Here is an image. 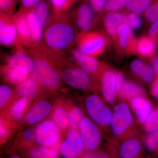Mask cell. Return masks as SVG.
I'll list each match as a JSON object with an SVG mask.
<instances>
[{
  "label": "cell",
  "instance_id": "cell-8",
  "mask_svg": "<svg viewBox=\"0 0 158 158\" xmlns=\"http://www.w3.org/2000/svg\"><path fill=\"white\" fill-rule=\"evenodd\" d=\"M60 136L59 129L50 121L44 122L36 129L37 141L44 146H49L56 143Z\"/></svg>",
  "mask_w": 158,
  "mask_h": 158
},
{
  "label": "cell",
  "instance_id": "cell-47",
  "mask_svg": "<svg viewBox=\"0 0 158 158\" xmlns=\"http://www.w3.org/2000/svg\"><path fill=\"white\" fill-rule=\"evenodd\" d=\"M152 65L156 73L158 75V57H156L153 59Z\"/></svg>",
  "mask_w": 158,
  "mask_h": 158
},
{
  "label": "cell",
  "instance_id": "cell-2",
  "mask_svg": "<svg viewBox=\"0 0 158 158\" xmlns=\"http://www.w3.org/2000/svg\"><path fill=\"white\" fill-rule=\"evenodd\" d=\"M32 72L33 78L46 87L55 88L60 82V76L58 72L44 59H36Z\"/></svg>",
  "mask_w": 158,
  "mask_h": 158
},
{
  "label": "cell",
  "instance_id": "cell-23",
  "mask_svg": "<svg viewBox=\"0 0 158 158\" xmlns=\"http://www.w3.org/2000/svg\"><path fill=\"white\" fill-rule=\"evenodd\" d=\"M140 142L136 139H131L125 142L120 149V156L122 158H133L138 155L141 150Z\"/></svg>",
  "mask_w": 158,
  "mask_h": 158
},
{
  "label": "cell",
  "instance_id": "cell-27",
  "mask_svg": "<svg viewBox=\"0 0 158 158\" xmlns=\"http://www.w3.org/2000/svg\"><path fill=\"white\" fill-rule=\"evenodd\" d=\"M53 119L56 124L60 128L65 129L68 127L69 123V116L63 108L58 107L55 110Z\"/></svg>",
  "mask_w": 158,
  "mask_h": 158
},
{
  "label": "cell",
  "instance_id": "cell-43",
  "mask_svg": "<svg viewBox=\"0 0 158 158\" xmlns=\"http://www.w3.org/2000/svg\"><path fill=\"white\" fill-rule=\"evenodd\" d=\"M42 0H21V5L23 9H34Z\"/></svg>",
  "mask_w": 158,
  "mask_h": 158
},
{
  "label": "cell",
  "instance_id": "cell-29",
  "mask_svg": "<svg viewBox=\"0 0 158 158\" xmlns=\"http://www.w3.org/2000/svg\"><path fill=\"white\" fill-rule=\"evenodd\" d=\"M6 78L11 83L13 84H19L27 80V74L24 73L17 69L9 67L6 71Z\"/></svg>",
  "mask_w": 158,
  "mask_h": 158
},
{
  "label": "cell",
  "instance_id": "cell-22",
  "mask_svg": "<svg viewBox=\"0 0 158 158\" xmlns=\"http://www.w3.org/2000/svg\"><path fill=\"white\" fill-rule=\"evenodd\" d=\"M131 69L134 73L139 76L145 81L150 82L152 81L153 69L141 60L136 59L133 61L131 63Z\"/></svg>",
  "mask_w": 158,
  "mask_h": 158
},
{
  "label": "cell",
  "instance_id": "cell-30",
  "mask_svg": "<svg viewBox=\"0 0 158 158\" xmlns=\"http://www.w3.org/2000/svg\"><path fill=\"white\" fill-rule=\"evenodd\" d=\"M54 11L57 14H61L68 10L76 0H49Z\"/></svg>",
  "mask_w": 158,
  "mask_h": 158
},
{
  "label": "cell",
  "instance_id": "cell-10",
  "mask_svg": "<svg viewBox=\"0 0 158 158\" xmlns=\"http://www.w3.org/2000/svg\"><path fill=\"white\" fill-rule=\"evenodd\" d=\"M94 9L87 3H83L78 8L76 15V23L79 30L85 33L93 26L94 20Z\"/></svg>",
  "mask_w": 158,
  "mask_h": 158
},
{
  "label": "cell",
  "instance_id": "cell-39",
  "mask_svg": "<svg viewBox=\"0 0 158 158\" xmlns=\"http://www.w3.org/2000/svg\"><path fill=\"white\" fill-rule=\"evenodd\" d=\"M11 90L9 87L2 85L0 87V107H2L9 100L11 95Z\"/></svg>",
  "mask_w": 158,
  "mask_h": 158
},
{
  "label": "cell",
  "instance_id": "cell-3",
  "mask_svg": "<svg viewBox=\"0 0 158 158\" xmlns=\"http://www.w3.org/2000/svg\"><path fill=\"white\" fill-rule=\"evenodd\" d=\"M79 49L90 56H97L104 51L106 40L100 33L97 32L84 33L78 41Z\"/></svg>",
  "mask_w": 158,
  "mask_h": 158
},
{
  "label": "cell",
  "instance_id": "cell-11",
  "mask_svg": "<svg viewBox=\"0 0 158 158\" xmlns=\"http://www.w3.org/2000/svg\"><path fill=\"white\" fill-rule=\"evenodd\" d=\"M63 78L66 84L77 89H84L90 82L87 73L79 68L69 69L64 71Z\"/></svg>",
  "mask_w": 158,
  "mask_h": 158
},
{
  "label": "cell",
  "instance_id": "cell-31",
  "mask_svg": "<svg viewBox=\"0 0 158 158\" xmlns=\"http://www.w3.org/2000/svg\"><path fill=\"white\" fill-rule=\"evenodd\" d=\"M30 155L33 158H58V155L54 151L41 147H34L30 151Z\"/></svg>",
  "mask_w": 158,
  "mask_h": 158
},
{
  "label": "cell",
  "instance_id": "cell-26",
  "mask_svg": "<svg viewBox=\"0 0 158 158\" xmlns=\"http://www.w3.org/2000/svg\"><path fill=\"white\" fill-rule=\"evenodd\" d=\"M38 90V86L34 79L26 80L20 85L18 89L19 94L23 96H30L34 94Z\"/></svg>",
  "mask_w": 158,
  "mask_h": 158
},
{
  "label": "cell",
  "instance_id": "cell-19",
  "mask_svg": "<svg viewBox=\"0 0 158 158\" xmlns=\"http://www.w3.org/2000/svg\"><path fill=\"white\" fill-rule=\"evenodd\" d=\"M131 104L139 121L141 123H145L151 112L150 103L142 98L136 97L133 99Z\"/></svg>",
  "mask_w": 158,
  "mask_h": 158
},
{
  "label": "cell",
  "instance_id": "cell-18",
  "mask_svg": "<svg viewBox=\"0 0 158 158\" xmlns=\"http://www.w3.org/2000/svg\"><path fill=\"white\" fill-rule=\"evenodd\" d=\"M74 58L86 71L94 73L97 69V60L92 56L85 53L80 49H75L73 52Z\"/></svg>",
  "mask_w": 158,
  "mask_h": 158
},
{
  "label": "cell",
  "instance_id": "cell-35",
  "mask_svg": "<svg viewBox=\"0 0 158 158\" xmlns=\"http://www.w3.org/2000/svg\"><path fill=\"white\" fill-rule=\"evenodd\" d=\"M138 15L132 12L125 15V23L132 29L137 30L142 25V20Z\"/></svg>",
  "mask_w": 158,
  "mask_h": 158
},
{
  "label": "cell",
  "instance_id": "cell-37",
  "mask_svg": "<svg viewBox=\"0 0 158 158\" xmlns=\"http://www.w3.org/2000/svg\"><path fill=\"white\" fill-rule=\"evenodd\" d=\"M144 16L146 19L151 23L158 21V2L149 7L145 11Z\"/></svg>",
  "mask_w": 158,
  "mask_h": 158
},
{
  "label": "cell",
  "instance_id": "cell-14",
  "mask_svg": "<svg viewBox=\"0 0 158 158\" xmlns=\"http://www.w3.org/2000/svg\"><path fill=\"white\" fill-rule=\"evenodd\" d=\"M8 65L11 68L28 74L33 70L34 62L23 53L18 52L9 57Z\"/></svg>",
  "mask_w": 158,
  "mask_h": 158
},
{
  "label": "cell",
  "instance_id": "cell-48",
  "mask_svg": "<svg viewBox=\"0 0 158 158\" xmlns=\"http://www.w3.org/2000/svg\"><path fill=\"white\" fill-rule=\"evenodd\" d=\"M32 135H33V132H32V131H27L24 133V137L26 139H30Z\"/></svg>",
  "mask_w": 158,
  "mask_h": 158
},
{
  "label": "cell",
  "instance_id": "cell-6",
  "mask_svg": "<svg viewBox=\"0 0 158 158\" xmlns=\"http://www.w3.org/2000/svg\"><path fill=\"white\" fill-rule=\"evenodd\" d=\"M80 130L85 148L90 150L97 148L101 142V136L98 128L90 119H82L80 124Z\"/></svg>",
  "mask_w": 158,
  "mask_h": 158
},
{
  "label": "cell",
  "instance_id": "cell-5",
  "mask_svg": "<svg viewBox=\"0 0 158 158\" xmlns=\"http://www.w3.org/2000/svg\"><path fill=\"white\" fill-rule=\"evenodd\" d=\"M133 118L127 105L124 103L117 105L114 109L111 120L113 134L120 135L126 131L132 122Z\"/></svg>",
  "mask_w": 158,
  "mask_h": 158
},
{
  "label": "cell",
  "instance_id": "cell-20",
  "mask_svg": "<svg viewBox=\"0 0 158 158\" xmlns=\"http://www.w3.org/2000/svg\"><path fill=\"white\" fill-rule=\"evenodd\" d=\"M26 17L28 23L32 34L33 41L35 43H39L42 39L43 35L42 23L33 11L26 12Z\"/></svg>",
  "mask_w": 158,
  "mask_h": 158
},
{
  "label": "cell",
  "instance_id": "cell-1",
  "mask_svg": "<svg viewBox=\"0 0 158 158\" xmlns=\"http://www.w3.org/2000/svg\"><path fill=\"white\" fill-rule=\"evenodd\" d=\"M75 31L68 22L58 21L49 26L44 34V40L50 48L62 50L67 48L75 38Z\"/></svg>",
  "mask_w": 158,
  "mask_h": 158
},
{
  "label": "cell",
  "instance_id": "cell-33",
  "mask_svg": "<svg viewBox=\"0 0 158 158\" xmlns=\"http://www.w3.org/2000/svg\"><path fill=\"white\" fill-rule=\"evenodd\" d=\"M68 116L71 127L75 129H77L82 120V114L81 110L78 108H74L69 112Z\"/></svg>",
  "mask_w": 158,
  "mask_h": 158
},
{
  "label": "cell",
  "instance_id": "cell-15",
  "mask_svg": "<svg viewBox=\"0 0 158 158\" xmlns=\"http://www.w3.org/2000/svg\"><path fill=\"white\" fill-rule=\"evenodd\" d=\"M125 22V15L117 11H109L104 18V24L108 34L113 38L116 37L118 27Z\"/></svg>",
  "mask_w": 158,
  "mask_h": 158
},
{
  "label": "cell",
  "instance_id": "cell-41",
  "mask_svg": "<svg viewBox=\"0 0 158 158\" xmlns=\"http://www.w3.org/2000/svg\"><path fill=\"white\" fill-rule=\"evenodd\" d=\"M107 0H90L91 7L96 12H101L105 9Z\"/></svg>",
  "mask_w": 158,
  "mask_h": 158
},
{
  "label": "cell",
  "instance_id": "cell-34",
  "mask_svg": "<svg viewBox=\"0 0 158 158\" xmlns=\"http://www.w3.org/2000/svg\"><path fill=\"white\" fill-rule=\"evenodd\" d=\"M27 102V99L24 98L19 100L13 106L11 114L15 119L18 120L21 117L22 112L26 108Z\"/></svg>",
  "mask_w": 158,
  "mask_h": 158
},
{
  "label": "cell",
  "instance_id": "cell-12",
  "mask_svg": "<svg viewBox=\"0 0 158 158\" xmlns=\"http://www.w3.org/2000/svg\"><path fill=\"white\" fill-rule=\"evenodd\" d=\"M13 21L17 29L20 41L26 44L34 43L26 13L20 11L17 13L14 16Z\"/></svg>",
  "mask_w": 158,
  "mask_h": 158
},
{
  "label": "cell",
  "instance_id": "cell-36",
  "mask_svg": "<svg viewBox=\"0 0 158 158\" xmlns=\"http://www.w3.org/2000/svg\"><path fill=\"white\" fill-rule=\"evenodd\" d=\"M128 0H107L105 9L108 11H117L126 6Z\"/></svg>",
  "mask_w": 158,
  "mask_h": 158
},
{
  "label": "cell",
  "instance_id": "cell-42",
  "mask_svg": "<svg viewBox=\"0 0 158 158\" xmlns=\"http://www.w3.org/2000/svg\"><path fill=\"white\" fill-rule=\"evenodd\" d=\"M115 75H116V80H115L116 90L117 92L119 93L125 82L124 77L123 74L120 72L116 73L115 74Z\"/></svg>",
  "mask_w": 158,
  "mask_h": 158
},
{
  "label": "cell",
  "instance_id": "cell-16",
  "mask_svg": "<svg viewBox=\"0 0 158 158\" xmlns=\"http://www.w3.org/2000/svg\"><path fill=\"white\" fill-rule=\"evenodd\" d=\"M51 110L49 102L43 101L40 102L27 113L25 120L29 124H34L41 121L48 116Z\"/></svg>",
  "mask_w": 158,
  "mask_h": 158
},
{
  "label": "cell",
  "instance_id": "cell-44",
  "mask_svg": "<svg viewBox=\"0 0 158 158\" xmlns=\"http://www.w3.org/2000/svg\"><path fill=\"white\" fill-rule=\"evenodd\" d=\"M149 34L152 37H156L158 35V21L153 23L149 30Z\"/></svg>",
  "mask_w": 158,
  "mask_h": 158
},
{
  "label": "cell",
  "instance_id": "cell-13",
  "mask_svg": "<svg viewBox=\"0 0 158 158\" xmlns=\"http://www.w3.org/2000/svg\"><path fill=\"white\" fill-rule=\"evenodd\" d=\"M117 35L122 49L127 51H135L137 40L134 38L131 28L127 23L125 22L119 25Z\"/></svg>",
  "mask_w": 158,
  "mask_h": 158
},
{
  "label": "cell",
  "instance_id": "cell-40",
  "mask_svg": "<svg viewBox=\"0 0 158 158\" xmlns=\"http://www.w3.org/2000/svg\"><path fill=\"white\" fill-rule=\"evenodd\" d=\"M14 0H0V7L2 12H11L14 5Z\"/></svg>",
  "mask_w": 158,
  "mask_h": 158
},
{
  "label": "cell",
  "instance_id": "cell-49",
  "mask_svg": "<svg viewBox=\"0 0 158 158\" xmlns=\"http://www.w3.org/2000/svg\"><path fill=\"white\" fill-rule=\"evenodd\" d=\"M1 128H0V131H1V136H5L6 134V129H5V128L2 125V123L1 124V127H0Z\"/></svg>",
  "mask_w": 158,
  "mask_h": 158
},
{
  "label": "cell",
  "instance_id": "cell-21",
  "mask_svg": "<svg viewBox=\"0 0 158 158\" xmlns=\"http://www.w3.org/2000/svg\"><path fill=\"white\" fill-rule=\"evenodd\" d=\"M155 49L156 43L152 37L144 36L137 40L135 51L142 56H152Z\"/></svg>",
  "mask_w": 158,
  "mask_h": 158
},
{
  "label": "cell",
  "instance_id": "cell-9",
  "mask_svg": "<svg viewBox=\"0 0 158 158\" xmlns=\"http://www.w3.org/2000/svg\"><path fill=\"white\" fill-rule=\"evenodd\" d=\"M1 15L0 21V42L5 46H9L16 41L18 32L14 21L6 15Z\"/></svg>",
  "mask_w": 158,
  "mask_h": 158
},
{
  "label": "cell",
  "instance_id": "cell-46",
  "mask_svg": "<svg viewBox=\"0 0 158 158\" xmlns=\"http://www.w3.org/2000/svg\"><path fill=\"white\" fill-rule=\"evenodd\" d=\"M152 93L153 96L158 98V78L156 79L152 88Z\"/></svg>",
  "mask_w": 158,
  "mask_h": 158
},
{
  "label": "cell",
  "instance_id": "cell-7",
  "mask_svg": "<svg viewBox=\"0 0 158 158\" xmlns=\"http://www.w3.org/2000/svg\"><path fill=\"white\" fill-rule=\"evenodd\" d=\"M83 151L84 142L81 136L76 131H70L61 147L62 157L65 158L78 157L82 155Z\"/></svg>",
  "mask_w": 158,
  "mask_h": 158
},
{
  "label": "cell",
  "instance_id": "cell-45",
  "mask_svg": "<svg viewBox=\"0 0 158 158\" xmlns=\"http://www.w3.org/2000/svg\"><path fill=\"white\" fill-rule=\"evenodd\" d=\"M85 158H107V156L102 153H89L84 156Z\"/></svg>",
  "mask_w": 158,
  "mask_h": 158
},
{
  "label": "cell",
  "instance_id": "cell-32",
  "mask_svg": "<svg viewBox=\"0 0 158 158\" xmlns=\"http://www.w3.org/2000/svg\"><path fill=\"white\" fill-rule=\"evenodd\" d=\"M145 129L148 132H153L158 130V109L150 113L145 122Z\"/></svg>",
  "mask_w": 158,
  "mask_h": 158
},
{
  "label": "cell",
  "instance_id": "cell-28",
  "mask_svg": "<svg viewBox=\"0 0 158 158\" xmlns=\"http://www.w3.org/2000/svg\"><path fill=\"white\" fill-rule=\"evenodd\" d=\"M143 93V89L141 87L132 83L125 81L119 93L125 97L130 98Z\"/></svg>",
  "mask_w": 158,
  "mask_h": 158
},
{
  "label": "cell",
  "instance_id": "cell-25",
  "mask_svg": "<svg viewBox=\"0 0 158 158\" xmlns=\"http://www.w3.org/2000/svg\"><path fill=\"white\" fill-rule=\"evenodd\" d=\"M152 0H128L126 8L136 14H140L147 10Z\"/></svg>",
  "mask_w": 158,
  "mask_h": 158
},
{
  "label": "cell",
  "instance_id": "cell-38",
  "mask_svg": "<svg viewBox=\"0 0 158 158\" xmlns=\"http://www.w3.org/2000/svg\"><path fill=\"white\" fill-rule=\"evenodd\" d=\"M145 144L148 149L156 150L158 148V130L152 132L148 136L145 141Z\"/></svg>",
  "mask_w": 158,
  "mask_h": 158
},
{
  "label": "cell",
  "instance_id": "cell-4",
  "mask_svg": "<svg viewBox=\"0 0 158 158\" xmlns=\"http://www.w3.org/2000/svg\"><path fill=\"white\" fill-rule=\"evenodd\" d=\"M86 106L88 113L94 120L104 126L110 124L113 114L98 96L94 95L89 96L86 100Z\"/></svg>",
  "mask_w": 158,
  "mask_h": 158
},
{
  "label": "cell",
  "instance_id": "cell-17",
  "mask_svg": "<svg viewBox=\"0 0 158 158\" xmlns=\"http://www.w3.org/2000/svg\"><path fill=\"white\" fill-rule=\"evenodd\" d=\"M116 75L111 71H107L104 73L102 79V92L104 97L110 103H113L115 99Z\"/></svg>",
  "mask_w": 158,
  "mask_h": 158
},
{
  "label": "cell",
  "instance_id": "cell-24",
  "mask_svg": "<svg viewBox=\"0 0 158 158\" xmlns=\"http://www.w3.org/2000/svg\"><path fill=\"white\" fill-rule=\"evenodd\" d=\"M33 10L40 20L43 27H46L50 19V11L48 3L41 1L33 9Z\"/></svg>",
  "mask_w": 158,
  "mask_h": 158
}]
</instances>
